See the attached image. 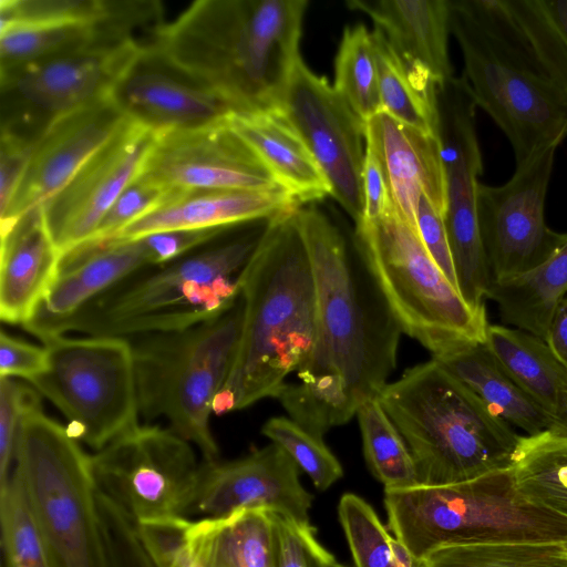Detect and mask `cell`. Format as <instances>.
Returning a JSON list of instances; mask_svg holds the SVG:
<instances>
[{
    "instance_id": "7a4b0ae2",
    "label": "cell",
    "mask_w": 567,
    "mask_h": 567,
    "mask_svg": "<svg viewBox=\"0 0 567 567\" xmlns=\"http://www.w3.org/2000/svg\"><path fill=\"white\" fill-rule=\"evenodd\" d=\"M307 0H198L152 28L145 44L231 112L281 109Z\"/></svg>"
},
{
    "instance_id": "2e32d148",
    "label": "cell",
    "mask_w": 567,
    "mask_h": 567,
    "mask_svg": "<svg viewBox=\"0 0 567 567\" xmlns=\"http://www.w3.org/2000/svg\"><path fill=\"white\" fill-rule=\"evenodd\" d=\"M143 50L132 38L1 69L3 99L22 106L24 118L41 115L44 127L60 115L114 97Z\"/></svg>"
},
{
    "instance_id": "9c48e42d",
    "label": "cell",
    "mask_w": 567,
    "mask_h": 567,
    "mask_svg": "<svg viewBox=\"0 0 567 567\" xmlns=\"http://www.w3.org/2000/svg\"><path fill=\"white\" fill-rule=\"evenodd\" d=\"M41 402L22 417L12 472L60 567H110L91 455Z\"/></svg>"
},
{
    "instance_id": "bcb514c9",
    "label": "cell",
    "mask_w": 567,
    "mask_h": 567,
    "mask_svg": "<svg viewBox=\"0 0 567 567\" xmlns=\"http://www.w3.org/2000/svg\"><path fill=\"white\" fill-rule=\"evenodd\" d=\"M187 523L188 519L178 518L137 525L141 538L156 567H198L185 545Z\"/></svg>"
},
{
    "instance_id": "816d5d0a",
    "label": "cell",
    "mask_w": 567,
    "mask_h": 567,
    "mask_svg": "<svg viewBox=\"0 0 567 567\" xmlns=\"http://www.w3.org/2000/svg\"><path fill=\"white\" fill-rule=\"evenodd\" d=\"M362 219H377L383 216L392 207L391 197L382 166L374 152L367 145L362 172Z\"/></svg>"
},
{
    "instance_id": "5bb4252c",
    "label": "cell",
    "mask_w": 567,
    "mask_h": 567,
    "mask_svg": "<svg viewBox=\"0 0 567 567\" xmlns=\"http://www.w3.org/2000/svg\"><path fill=\"white\" fill-rule=\"evenodd\" d=\"M161 13L151 0H0L1 69L135 38Z\"/></svg>"
},
{
    "instance_id": "7bdbcfd3",
    "label": "cell",
    "mask_w": 567,
    "mask_h": 567,
    "mask_svg": "<svg viewBox=\"0 0 567 567\" xmlns=\"http://www.w3.org/2000/svg\"><path fill=\"white\" fill-rule=\"evenodd\" d=\"M276 527L275 567H341L318 539L310 522L272 512Z\"/></svg>"
},
{
    "instance_id": "30bf717a",
    "label": "cell",
    "mask_w": 567,
    "mask_h": 567,
    "mask_svg": "<svg viewBox=\"0 0 567 567\" xmlns=\"http://www.w3.org/2000/svg\"><path fill=\"white\" fill-rule=\"evenodd\" d=\"M450 27L476 105L498 125L516 166L567 137V94L503 38L450 0Z\"/></svg>"
},
{
    "instance_id": "d590c367",
    "label": "cell",
    "mask_w": 567,
    "mask_h": 567,
    "mask_svg": "<svg viewBox=\"0 0 567 567\" xmlns=\"http://www.w3.org/2000/svg\"><path fill=\"white\" fill-rule=\"evenodd\" d=\"M355 416L365 463L372 475L384 486V491L417 486L419 480L411 453L378 395L362 401Z\"/></svg>"
},
{
    "instance_id": "83f0119b",
    "label": "cell",
    "mask_w": 567,
    "mask_h": 567,
    "mask_svg": "<svg viewBox=\"0 0 567 567\" xmlns=\"http://www.w3.org/2000/svg\"><path fill=\"white\" fill-rule=\"evenodd\" d=\"M141 239L96 250L61 267L60 275L22 327L39 340L55 322L71 316L136 270L151 266Z\"/></svg>"
},
{
    "instance_id": "f1b7e54d",
    "label": "cell",
    "mask_w": 567,
    "mask_h": 567,
    "mask_svg": "<svg viewBox=\"0 0 567 567\" xmlns=\"http://www.w3.org/2000/svg\"><path fill=\"white\" fill-rule=\"evenodd\" d=\"M486 346L528 399L567 437V369L545 340L520 329L488 324Z\"/></svg>"
},
{
    "instance_id": "e0dca14e",
    "label": "cell",
    "mask_w": 567,
    "mask_h": 567,
    "mask_svg": "<svg viewBox=\"0 0 567 567\" xmlns=\"http://www.w3.org/2000/svg\"><path fill=\"white\" fill-rule=\"evenodd\" d=\"M142 177L177 193L286 192L255 151L223 120L157 131ZM287 193V192H286Z\"/></svg>"
},
{
    "instance_id": "60d3db41",
    "label": "cell",
    "mask_w": 567,
    "mask_h": 567,
    "mask_svg": "<svg viewBox=\"0 0 567 567\" xmlns=\"http://www.w3.org/2000/svg\"><path fill=\"white\" fill-rule=\"evenodd\" d=\"M261 434L281 447L305 472L318 491H327L343 476V467L323 441L289 416H272L261 426Z\"/></svg>"
},
{
    "instance_id": "836d02e7",
    "label": "cell",
    "mask_w": 567,
    "mask_h": 567,
    "mask_svg": "<svg viewBox=\"0 0 567 567\" xmlns=\"http://www.w3.org/2000/svg\"><path fill=\"white\" fill-rule=\"evenodd\" d=\"M511 472L526 499L567 517V437L522 435Z\"/></svg>"
},
{
    "instance_id": "8992f818",
    "label": "cell",
    "mask_w": 567,
    "mask_h": 567,
    "mask_svg": "<svg viewBox=\"0 0 567 567\" xmlns=\"http://www.w3.org/2000/svg\"><path fill=\"white\" fill-rule=\"evenodd\" d=\"M244 320L241 295L223 313L193 327L138 334L131 343L140 415L164 419L202 461L219 460L213 403L233 368Z\"/></svg>"
},
{
    "instance_id": "ac0fdd59",
    "label": "cell",
    "mask_w": 567,
    "mask_h": 567,
    "mask_svg": "<svg viewBox=\"0 0 567 567\" xmlns=\"http://www.w3.org/2000/svg\"><path fill=\"white\" fill-rule=\"evenodd\" d=\"M281 110L327 177L331 196L358 224L363 217L365 122L302 59L292 72Z\"/></svg>"
},
{
    "instance_id": "7402d4cb",
    "label": "cell",
    "mask_w": 567,
    "mask_h": 567,
    "mask_svg": "<svg viewBox=\"0 0 567 567\" xmlns=\"http://www.w3.org/2000/svg\"><path fill=\"white\" fill-rule=\"evenodd\" d=\"M365 145L377 155L392 206L405 223L417 231L416 214L422 196L445 216L446 184L436 135L380 112L365 122Z\"/></svg>"
},
{
    "instance_id": "c3c4849f",
    "label": "cell",
    "mask_w": 567,
    "mask_h": 567,
    "mask_svg": "<svg viewBox=\"0 0 567 567\" xmlns=\"http://www.w3.org/2000/svg\"><path fill=\"white\" fill-rule=\"evenodd\" d=\"M48 368V350L17 339L4 331L0 333V378L30 381Z\"/></svg>"
},
{
    "instance_id": "ffe728a7",
    "label": "cell",
    "mask_w": 567,
    "mask_h": 567,
    "mask_svg": "<svg viewBox=\"0 0 567 567\" xmlns=\"http://www.w3.org/2000/svg\"><path fill=\"white\" fill-rule=\"evenodd\" d=\"M300 468L278 445L255 449L231 461H202L186 518H220L240 509L266 508L310 522L313 495Z\"/></svg>"
},
{
    "instance_id": "d4e9b609",
    "label": "cell",
    "mask_w": 567,
    "mask_h": 567,
    "mask_svg": "<svg viewBox=\"0 0 567 567\" xmlns=\"http://www.w3.org/2000/svg\"><path fill=\"white\" fill-rule=\"evenodd\" d=\"M373 21L408 70L436 84L453 78L450 0H348Z\"/></svg>"
},
{
    "instance_id": "11a10c76",
    "label": "cell",
    "mask_w": 567,
    "mask_h": 567,
    "mask_svg": "<svg viewBox=\"0 0 567 567\" xmlns=\"http://www.w3.org/2000/svg\"><path fill=\"white\" fill-rule=\"evenodd\" d=\"M341 567H349V566L342 565Z\"/></svg>"
},
{
    "instance_id": "b9f144b4",
    "label": "cell",
    "mask_w": 567,
    "mask_h": 567,
    "mask_svg": "<svg viewBox=\"0 0 567 567\" xmlns=\"http://www.w3.org/2000/svg\"><path fill=\"white\" fill-rule=\"evenodd\" d=\"M183 194L185 193L165 189L141 176L111 206L93 236L66 254L62 260L73 259L91 251L120 229Z\"/></svg>"
},
{
    "instance_id": "603a6c76",
    "label": "cell",
    "mask_w": 567,
    "mask_h": 567,
    "mask_svg": "<svg viewBox=\"0 0 567 567\" xmlns=\"http://www.w3.org/2000/svg\"><path fill=\"white\" fill-rule=\"evenodd\" d=\"M114 99L131 118L155 131L205 124L231 113L217 95L164 63L145 44Z\"/></svg>"
},
{
    "instance_id": "1f68e13d",
    "label": "cell",
    "mask_w": 567,
    "mask_h": 567,
    "mask_svg": "<svg viewBox=\"0 0 567 567\" xmlns=\"http://www.w3.org/2000/svg\"><path fill=\"white\" fill-rule=\"evenodd\" d=\"M495 415L525 432H551V423L497 362L486 343L467 342L433 357Z\"/></svg>"
},
{
    "instance_id": "44dd1931",
    "label": "cell",
    "mask_w": 567,
    "mask_h": 567,
    "mask_svg": "<svg viewBox=\"0 0 567 567\" xmlns=\"http://www.w3.org/2000/svg\"><path fill=\"white\" fill-rule=\"evenodd\" d=\"M128 118L112 97L48 122L35 138L20 186L0 213L1 230L54 196Z\"/></svg>"
},
{
    "instance_id": "f546056e",
    "label": "cell",
    "mask_w": 567,
    "mask_h": 567,
    "mask_svg": "<svg viewBox=\"0 0 567 567\" xmlns=\"http://www.w3.org/2000/svg\"><path fill=\"white\" fill-rule=\"evenodd\" d=\"M185 545L198 567H275L272 511L248 508L220 518L188 519Z\"/></svg>"
},
{
    "instance_id": "e575fe53",
    "label": "cell",
    "mask_w": 567,
    "mask_h": 567,
    "mask_svg": "<svg viewBox=\"0 0 567 567\" xmlns=\"http://www.w3.org/2000/svg\"><path fill=\"white\" fill-rule=\"evenodd\" d=\"M383 112L396 121L435 135L437 84L412 74L391 48L384 35L373 29Z\"/></svg>"
},
{
    "instance_id": "8fae6325",
    "label": "cell",
    "mask_w": 567,
    "mask_h": 567,
    "mask_svg": "<svg viewBox=\"0 0 567 567\" xmlns=\"http://www.w3.org/2000/svg\"><path fill=\"white\" fill-rule=\"evenodd\" d=\"M48 368L29 381L68 420V432L95 452L138 423L131 343L125 338L47 340Z\"/></svg>"
},
{
    "instance_id": "74e56055",
    "label": "cell",
    "mask_w": 567,
    "mask_h": 567,
    "mask_svg": "<svg viewBox=\"0 0 567 567\" xmlns=\"http://www.w3.org/2000/svg\"><path fill=\"white\" fill-rule=\"evenodd\" d=\"M333 87L363 122L383 112L372 31L363 23L343 30Z\"/></svg>"
},
{
    "instance_id": "681fc988",
    "label": "cell",
    "mask_w": 567,
    "mask_h": 567,
    "mask_svg": "<svg viewBox=\"0 0 567 567\" xmlns=\"http://www.w3.org/2000/svg\"><path fill=\"white\" fill-rule=\"evenodd\" d=\"M228 229L230 228L168 230L151 234L140 239L147 248L153 266L172 261L215 239Z\"/></svg>"
},
{
    "instance_id": "f5cc1de1",
    "label": "cell",
    "mask_w": 567,
    "mask_h": 567,
    "mask_svg": "<svg viewBox=\"0 0 567 567\" xmlns=\"http://www.w3.org/2000/svg\"><path fill=\"white\" fill-rule=\"evenodd\" d=\"M545 342L567 369V293L559 300L553 312Z\"/></svg>"
},
{
    "instance_id": "484cf974",
    "label": "cell",
    "mask_w": 567,
    "mask_h": 567,
    "mask_svg": "<svg viewBox=\"0 0 567 567\" xmlns=\"http://www.w3.org/2000/svg\"><path fill=\"white\" fill-rule=\"evenodd\" d=\"M62 254L38 208L1 230L0 318L23 326L60 275Z\"/></svg>"
},
{
    "instance_id": "9a60e30c",
    "label": "cell",
    "mask_w": 567,
    "mask_h": 567,
    "mask_svg": "<svg viewBox=\"0 0 567 567\" xmlns=\"http://www.w3.org/2000/svg\"><path fill=\"white\" fill-rule=\"evenodd\" d=\"M556 148L516 166L504 185L478 184V228L493 282L537 268L567 241V234L549 228L544 216Z\"/></svg>"
},
{
    "instance_id": "f6af8a7d",
    "label": "cell",
    "mask_w": 567,
    "mask_h": 567,
    "mask_svg": "<svg viewBox=\"0 0 567 567\" xmlns=\"http://www.w3.org/2000/svg\"><path fill=\"white\" fill-rule=\"evenodd\" d=\"M41 402L31 385L17 378H0V486L11 476L24 413Z\"/></svg>"
},
{
    "instance_id": "ba28073f",
    "label": "cell",
    "mask_w": 567,
    "mask_h": 567,
    "mask_svg": "<svg viewBox=\"0 0 567 567\" xmlns=\"http://www.w3.org/2000/svg\"><path fill=\"white\" fill-rule=\"evenodd\" d=\"M353 237L402 332L432 358L485 341V309L476 310L463 299L393 206L377 219L355 224Z\"/></svg>"
},
{
    "instance_id": "f35d334b",
    "label": "cell",
    "mask_w": 567,
    "mask_h": 567,
    "mask_svg": "<svg viewBox=\"0 0 567 567\" xmlns=\"http://www.w3.org/2000/svg\"><path fill=\"white\" fill-rule=\"evenodd\" d=\"M425 567H567L563 542H488L443 545L423 557Z\"/></svg>"
},
{
    "instance_id": "7c38bea8",
    "label": "cell",
    "mask_w": 567,
    "mask_h": 567,
    "mask_svg": "<svg viewBox=\"0 0 567 567\" xmlns=\"http://www.w3.org/2000/svg\"><path fill=\"white\" fill-rule=\"evenodd\" d=\"M196 451L169 427L137 424L91 455L96 488L137 525L187 519Z\"/></svg>"
},
{
    "instance_id": "4fadbf2b",
    "label": "cell",
    "mask_w": 567,
    "mask_h": 567,
    "mask_svg": "<svg viewBox=\"0 0 567 567\" xmlns=\"http://www.w3.org/2000/svg\"><path fill=\"white\" fill-rule=\"evenodd\" d=\"M435 135L446 184L444 216L457 290L474 309H485L493 284L477 219L478 177L483 172L476 132V102L465 76L437 84Z\"/></svg>"
},
{
    "instance_id": "5b68a950",
    "label": "cell",
    "mask_w": 567,
    "mask_h": 567,
    "mask_svg": "<svg viewBox=\"0 0 567 567\" xmlns=\"http://www.w3.org/2000/svg\"><path fill=\"white\" fill-rule=\"evenodd\" d=\"M378 399L413 458L419 485L509 468L520 436L436 360L406 369Z\"/></svg>"
},
{
    "instance_id": "f907efd6",
    "label": "cell",
    "mask_w": 567,
    "mask_h": 567,
    "mask_svg": "<svg viewBox=\"0 0 567 567\" xmlns=\"http://www.w3.org/2000/svg\"><path fill=\"white\" fill-rule=\"evenodd\" d=\"M416 227L424 246L457 289L444 217L424 196L419 202Z\"/></svg>"
},
{
    "instance_id": "db71d44e",
    "label": "cell",
    "mask_w": 567,
    "mask_h": 567,
    "mask_svg": "<svg viewBox=\"0 0 567 567\" xmlns=\"http://www.w3.org/2000/svg\"><path fill=\"white\" fill-rule=\"evenodd\" d=\"M539 2L567 45V0H539Z\"/></svg>"
},
{
    "instance_id": "277c9868",
    "label": "cell",
    "mask_w": 567,
    "mask_h": 567,
    "mask_svg": "<svg viewBox=\"0 0 567 567\" xmlns=\"http://www.w3.org/2000/svg\"><path fill=\"white\" fill-rule=\"evenodd\" d=\"M268 220L233 236H226L228 229L172 261L136 270L55 322L40 340L66 332L127 339L183 330L219 316L239 297L241 274Z\"/></svg>"
},
{
    "instance_id": "4316f807",
    "label": "cell",
    "mask_w": 567,
    "mask_h": 567,
    "mask_svg": "<svg viewBox=\"0 0 567 567\" xmlns=\"http://www.w3.org/2000/svg\"><path fill=\"white\" fill-rule=\"evenodd\" d=\"M227 122L299 206L331 196L327 177L281 109L231 112Z\"/></svg>"
},
{
    "instance_id": "cb8c5ba5",
    "label": "cell",
    "mask_w": 567,
    "mask_h": 567,
    "mask_svg": "<svg viewBox=\"0 0 567 567\" xmlns=\"http://www.w3.org/2000/svg\"><path fill=\"white\" fill-rule=\"evenodd\" d=\"M300 207L286 192L209 190L179 195L116 231L74 262L102 248L133 241L151 234L181 229L231 228L270 219Z\"/></svg>"
},
{
    "instance_id": "4dcf8cb0",
    "label": "cell",
    "mask_w": 567,
    "mask_h": 567,
    "mask_svg": "<svg viewBox=\"0 0 567 567\" xmlns=\"http://www.w3.org/2000/svg\"><path fill=\"white\" fill-rule=\"evenodd\" d=\"M463 7L567 94V45L539 0H461Z\"/></svg>"
},
{
    "instance_id": "d6a6232c",
    "label": "cell",
    "mask_w": 567,
    "mask_h": 567,
    "mask_svg": "<svg viewBox=\"0 0 567 567\" xmlns=\"http://www.w3.org/2000/svg\"><path fill=\"white\" fill-rule=\"evenodd\" d=\"M567 293V241L544 264L516 278L493 282L486 298L505 326L545 340L553 312Z\"/></svg>"
},
{
    "instance_id": "8d00e7d4",
    "label": "cell",
    "mask_w": 567,
    "mask_h": 567,
    "mask_svg": "<svg viewBox=\"0 0 567 567\" xmlns=\"http://www.w3.org/2000/svg\"><path fill=\"white\" fill-rule=\"evenodd\" d=\"M354 567H425L392 536L373 507L354 493H344L338 505Z\"/></svg>"
},
{
    "instance_id": "ee69618b",
    "label": "cell",
    "mask_w": 567,
    "mask_h": 567,
    "mask_svg": "<svg viewBox=\"0 0 567 567\" xmlns=\"http://www.w3.org/2000/svg\"><path fill=\"white\" fill-rule=\"evenodd\" d=\"M97 507L110 567H156L137 524L99 491Z\"/></svg>"
},
{
    "instance_id": "52a82bcc",
    "label": "cell",
    "mask_w": 567,
    "mask_h": 567,
    "mask_svg": "<svg viewBox=\"0 0 567 567\" xmlns=\"http://www.w3.org/2000/svg\"><path fill=\"white\" fill-rule=\"evenodd\" d=\"M384 508L390 530L419 559L453 544H567V517L526 499L511 467L452 485L384 491Z\"/></svg>"
},
{
    "instance_id": "7dc6e473",
    "label": "cell",
    "mask_w": 567,
    "mask_h": 567,
    "mask_svg": "<svg viewBox=\"0 0 567 567\" xmlns=\"http://www.w3.org/2000/svg\"><path fill=\"white\" fill-rule=\"evenodd\" d=\"M37 137L2 124L0 142V213L12 200L27 171Z\"/></svg>"
},
{
    "instance_id": "6da1fadb",
    "label": "cell",
    "mask_w": 567,
    "mask_h": 567,
    "mask_svg": "<svg viewBox=\"0 0 567 567\" xmlns=\"http://www.w3.org/2000/svg\"><path fill=\"white\" fill-rule=\"evenodd\" d=\"M315 282L316 337L278 400L289 417L323 436L377 396L396 367L403 333L353 234L312 206L295 212Z\"/></svg>"
},
{
    "instance_id": "ab89813d",
    "label": "cell",
    "mask_w": 567,
    "mask_h": 567,
    "mask_svg": "<svg viewBox=\"0 0 567 567\" xmlns=\"http://www.w3.org/2000/svg\"><path fill=\"white\" fill-rule=\"evenodd\" d=\"M0 525L7 567H60L14 472L0 486Z\"/></svg>"
},
{
    "instance_id": "3957f363",
    "label": "cell",
    "mask_w": 567,
    "mask_h": 567,
    "mask_svg": "<svg viewBox=\"0 0 567 567\" xmlns=\"http://www.w3.org/2000/svg\"><path fill=\"white\" fill-rule=\"evenodd\" d=\"M295 210L270 218L240 278L244 320L230 373L216 395L221 415L277 399L308 360L316 337V291Z\"/></svg>"
},
{
    "instance_id": "d6986e66",
    "label": "cell",
    "mask_w": 567,
    "mask_h": 567,
    "mask_svg": "<svg viewBox=\"0 0 567 567\" xmlns=\"http://www.w3.org/2000/svg\"><path fill=\"white\" fill-rule=\"evenodd\" d=\"M157 131L128 118L40 209L64 257L86 243L121 196L144 173Z\"/></svg>"
}]
</instances>
